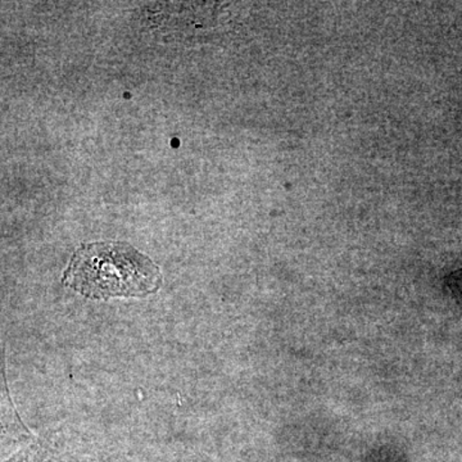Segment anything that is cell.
I'll return each mask as SVG.
<instances>
[{
	"instance_id": "6da1fadb",
	"label": "cell",
	"mask_w": 462,
	"mask_h": 462,
	"mask_svg": "<svg viewBox=\"0 0 462 462\" xmlns=\"http://www.w3.org/2000/svg\"><path fill=\"white\" fill-rule=\"evenodd\" d=\"M63 284L90 300L145 297L161 287L160 267L125 243L99 242L76 249Z\"/></svg>"
},
{
	"instance_id": "7a4b0ae2",
	"label": "cell",
	"mask_w": 462,
	"mask_h": 462,
	"mask_svg": "<svg viewBox=\"0 0 462 462\" xmlns=\"http://www.w3.org/2000/svg\"><path fill=\"white\" fill-rule=\"evenodd\" d=\"M447 287L452 291L456 300L462 307V270L456 272L447 278Z\"/></svg>"
}]
</instances>
